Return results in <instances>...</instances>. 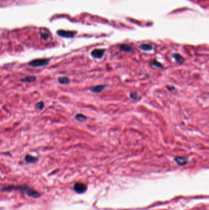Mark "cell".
Wrapping results in <instances>:
<instances>
[{"mask_svg": "<svg viewBox=\"0 0 209 210\" xmlns=\"http://www.w3.org/2000/svg\"><path fill=\"white\" fill-rule=\"evenodd\" d=\"M152 65L158 68H163V65L161 63L158 61L157 60H153L152 62Z\"/></svg>", "mask_w": 209, "mask_h": 210, "instance_id": "obj_15", "label": "cell"}, {"mask_svg": "<svg viewBox=\"0 0 209 210\" xmlns=\"http://www.w3.org/2000/svg\"><path fill=\"white\" fill-rule=\"evenodd\" d=\"M4 191H10L11 190H19V191H21L24 192L25 193H26L27 195L31 197H34V198H38L40 196V194L38 193L36 191H35L34 189L30 188L27 186H10L8 187H4L3 188Z\"/></svg>", "mask_w": 209, "mask_h": 210, "instance_id": "obj_1", "label": "cell"}, {"mask_svg": "<svg viewBox=\"0 0 209 210\" xmlns=\"http://www.w3.org/2000/svg\"><path fill=\"white\" fill-rule=\"evenodd\" d=\"M140 48L144 51H151L153 49V47L150 44H142L140 46Z\"/></svg>", "mask_w": 209, "mask_h": 210, "instance_id": "obj_12", "label": "cell"}, {"mask_svg": "<svg viewBox=\"0 0 209 210\" xmlns=\"http://www.w3.org/2000/svg\"><path fill=\"white\" fill-rule=\"evenodd\" d=\"M120 49L121 51H126V52H131L132 51V47L130 45L126 44H123L120 45Z\"/></svg>", "mask_w": 209, "mask_h": 210, "instance_id": "obj_10", "label": "cell"}, {"mask_svg": "<svg viewBox=\"0 0 209 210\" xmlns=\"http://www.w3.org/2000/svg\"><path fill=\"white\" fill-rule=\"evenodd\" d=\"M41 37H42V38L44 39H47L49 38V35L48 33H44L41 34Z\"/></svg>", "mask_w": 209, "mask_h": 210, "instance_id": "obj_17", "label": "cell"}, {"mask_svg": "<svg viewBox=\"0 0 209 210\" xmlns=\"http://www.w3.org/2000/svg\"><path fill=\"white\" fill-rule=\"evenodd\" d=\"M130 97L133 100H136L137 98V95L136 93H131L130 94Z\"/></svg>", "mask_w": 209, "mask_h": 210, "instance_id": "obj_18", "label": "cell"}, {"mask_svg": "<svg viewBox=\"0 0 209 210\" xmlns=\"http://www.w3.org/2000/svg\"><path fill=\"white\" fill-rule=\"evenodd\" d=\"M25 160L27 163H34L38 160V158L33 155H27L25 157Z\"/></svg>", "mask_w": 209, "mask_h": 210, "instance_id": "obj_9", "label": "cell"}, {"mask_svg": "<svg viewBox=\"0 0 209 210\" xmlns=\"http://www.w3.org/2000/svg\"><path fill=\"white\" fill-rule=\"evenodd\" d=\"M36 79V77L33 76H27L24 77L23 79H21V81L23 82H34L35 81Z\"/></svg>", "mask_w": 209, "mask_h": 210, "instance_id": "obj_13", "label": "cell"}, {"mask_svg": "<svg viewBox=\"0 0 209 210\" xmlns=\"http://www.w3.org/2000/svg\"><path fill=\"white\" fill-rule=\"evenodd\" d=\"M44 104L42 101H40V102H39L36 105V108L37 110H41L44 108Z\"/></svg>", "mask_w": 209, "mask_h": 210, "instance_id": "obj_16", "label": "cell"}, {"mask_svg": "<svg viewBox=\"0 0 209 210\" xmlns=\"http://www.w3.org/2000/svg\"><path fill=\"white\" fill-rule=\"evenodd\" d=\"M75 118H76L78 121H80V122H83V121L86 120L87 119L85 115H82V114H77V115H76Z\"/></svg>", "mask_w": 209, "mask_h": 210, "instance_id": "obj_14", "label": "cell"}, {"mask_svg": "<svg viewBox=\"0 0 209 210\" xmlns=\"http://www.w3.org/2000/svg\"><path fill=\"white\" fill-rule=\"evenodd\" d=\"M105 52H106L105 49H95L92 51L91 54H92L93 57L95 58H97V59H100L103 57Z\"/></svg>", "mask_w": 209, "mask_h": 210, "instance_id": "obj_5", "label": "cell"}, {"mask_svg": "<svg viewBox=\"0 0 209 210\" xmlns=\"http://www.w3.org/2000/svg\"><path fill=\"white\" fill-rule=\"evenodd\" d=\"M50 60L47 58H39L34 60L29 63V65L33 67L44 66L49 64Z\"/></svg>", "mask_w": 209, "mask_h": 210, "instance_id": "obj_2", "label": "cell"}, {"mask_svg": "<svg viewBox=\"0 0 209 210\" xmlns=\"http://www.w3.org/2000/svg\"><path fill=\"white\" fill-rule=\"evenodd\" d=\"M106 85H99L90 88V90L94 93H100L103 91L106 88Z\"/></svg>", "mask_w": 209, "mask_h": 210, "instance_id": "obj_7", "label": "cell"}, {"mask_svg": "<svg viewBox=\"0 0 209 210\" xmlns=\"http://www.w3.org/2000/svg\"><path fill=\"white\" fill-rule=\"evenodd\" d=\"M173 57L175 59V60L179 63H182L184 61V58L180 54H173Z\"/></svg>", "mask_w": 209, "mask_h": 210, "instance_id": "obj_11", "label": "cell"}, {"mask_svg": "<svg viewBox=\"0 0 209 210\" xmlns=\"http://www.w3.org/2000/svg\"><path fill=\"white\" fill-rule=\"evenodd\" d=\"M58 81L61 84H68L70 82L69 79L66 76L59 77L58 78Z\"/></svg>", "mask_w": 209, "mask_h": 210, "instance_id": "obj_8", "label": "cell"}, {"mask_svg": "<svg viewBox=\"0 0 209 210\" xmlns=\"http://www.w3.org/2000/svg\"><path fill=\"white\" fill-rule=\"evenodd\" d=\"M57 34L63 38H71L74 37V33L71 31H66V30H59L57 32Z\"/></svg>", "mask_w": 209, "mask_h": 210, "instance_id": "obj_4", "label": "cell"}, {"mask_svg": "<svg viewBox=\"0 0 209 210\" xmlns=\"http://www.w3.org/2000/svg\"><path fill=\"white\" fill-rule=\"evenodd\" d=\"M174 160L178 165H181V166L185 165L188 162V159L184 157H176L174 159Z\"/></svg>", "mask_w": 209, "mask_h": 210, "instance_id": "obj_6", "label": "cell"}, {"mask_svg": "<svg viewBox=\"0 0 209 210\" xmlns=\"http://www.w3.org/2000/svg\"><path fill=\"white\" fill-rule=\"evenodd\" d=\"M168 89H169V90H171L172 89V90H174V89H175V88L173 87H168Z\"/></svg>", "mask_w": 209, "mask_h": 210, "instance_id": "obj_19", "label": "cell"}, {"mask_svg": "<svg viewBox=\"0 0 209 210\" xmlns=\"http://www.w3.org/2000/svg\"><path fill=\"white\" fill-rule=\"evenodd\" d=\"M74 189L78 193H83L87 190V187L82 183H77L74 185Z\"/></svg>", "mask_w": 209, "mask_h": 210, "instance_id": "obj_3", "label": "cell"}]
</instances>
